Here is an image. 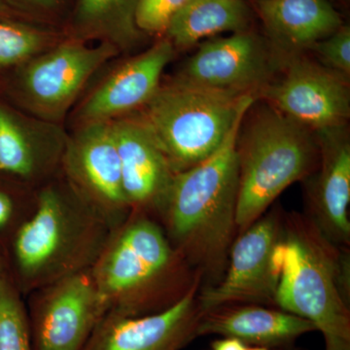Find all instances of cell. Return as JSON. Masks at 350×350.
<instances>
[{
	"label": "cell",
	"mask_w": 350,
	"mask_h": 350,
	"mask_svg": "<svg viewBox=\"0 0 350 350\" xmlns=\"http://www.w3.org/2000/svg\"><path fill=\"white\" fill-rule=\"evenodd\" d=\"M282 350H305V349H299V347H296L294 345V347H289V349H282Z\"/></svg>",
	"instance_id": "1f68e13d"
},
{
	"label": "cell",
	"mask_w": 350,
	"mask_h": 350,
	"mask_svg": "<svg viewBox=\"0 0 350 350\" xmlns=\"http://www.w3.org/2000/svg\"><path fill=\"white\" fill-rule=\"evenodd\" d=\"M275 64L261 41L245 31L204 43L189 59L181 81L239 94H256L269 83Z\"/></svg>",
	"instance_id": "7c38bea8"
},
{
	"label": "cell",
	"mask_w": 350,
	"mask_h": 350,
	"mask_svg": "<svg viewBox=\"0 0 350 350\" xmlns=\"http://www.w3.org/2000/svg\"><path fill=\"white\" fill-rule=\"evenodd\" d=\"M247 350H271V349H266V347H248Z\"/></svg>",
	"instance_id": "4dcf8cb0"
},
{
	"label": "cell",
	"mask_w": 350,
	"mask_h": 350,
	"mask_svg": "<svg viewBox=\"0 0 350 350\" xmlns=\"http://www.w3.org/2000/svg\"><path fill=\"white\" fill-rule=\"evenodd\" d=\"M27 296L32 350H81L107 313L91 269Z\"/></svg>",
	"instance_id": "52a82bcc"
},
{
	"label": "cell",
	"mask_w": 350,
	"mask_h": 350,
	"mask_svg": "<svg viewBox=\"0 0 350 350\" xmlns=\"http://www.w3.org/2000/svg\"><path fill=\"white\" fill-rule=\"evenodd\" d=\"M245 116L208 158L174 174L154 211L170 243L202 275L204 287L224 275L238 236L237 142Z\"/></svg>",
	"instance_id": "6da1fadb"
},
{
	"label": "cell",
	"mask_w": 350,
	"mask_h": 350,
	"mask_svg": "<svg viewBox=\"0 0 350 350\" xmlns=\"http://www.w3.org/2000/svg\"><path fill=\"white\" fill-rule=\"evenodd\" d=\"M73 187L116 229L131 213L122 181L121 163L111 123L91 122L64 154Z\"/></svg>",
	"instance_id": "30bf717a"
},
{
	"label": "cell",
	"mask_w": 350,
	"mask_h": 350,
	"mask_svg": "<svg viewBox=\"0 0 350 350\" xmlns=\"http://www.w3.org/2000/svg\"><path fill=\"white\" fill-rule=\"evenodd\" d=\"M39 192L13 241L17 286L29 295L94 266L115 228L72 184Z\"/></svg>",
	"instance_id": "277c9868"
},
{
	"label": "cell",
	"mask_w": 350,
	"mask_h": 350,
	"mask_svg": "<svg viewBox=\"0 0 350 350\" xmlns=\"http://www.w3.org/2000/svg\"><path fill=\"white\" fill-rule=\"evenodd\" d=\"M5 271H4L3 262L0 259V280L5 276Z\"/></svg>",
	"instance_id": "f546056e"
},
{
	"label": "cell",
	"mask_w": 350,
	"mask_h": 350,
	"mask_svg": "<svg viewBox=\"0 0 350 350\" xmlns=\"http://www.w3.org/2000/svg\"><path fill=\"white\" fill-rule=\"evenodd\" d=\"M57 157L0 105V172L34 179L49 170Z\"/></svg>",
	"instance_id": "44dd1931"
},
{
	"label": "cell",
	"mask_w": 350,
	"mask_h": 350,
	"mask_svg": "<svg viewBox=\"0 0 350 350\" xmlns=\"http://www.w3.org/2000/svg\"><path fill=\"white\" fill-rule=\"evenodd\" d=\"M169 39L124 64L83 105L81 116L88 123L109 121L112 117L144 107L160 88L163 69L174 56Z\"/></svg>",
	"instance_id": "e0dca14e"
},
{
	"label": "cell",
	"mask_w": 350,
	"mask_h": 350,
	"mask_svg": "<svg viewBox=\"0 0 350 350\" xmlns=\"http://www.w3.org/2000/svg\"><path fill=\"white\" fill-rule=\"evenodd\" d=\"M116 53V46L108 42L98 47L72 41L62 44L27 66L23 77L27 98L41 111H63L89 78Z\"/></svg>",
	"instance_id": "4fadbf2b"
},
{
	"label": "cell",
	"mask_w": 350,
	"mask_h": 350,
	"mask_svg": "<svg viewBox=\"0 0 350 350\" xmlns=\"http://www.w3.org/2000/svg\"><path fill=\"white\" fill-rule=\"evenodd\" d=\"M283 69L282 77L260 91L271 107L315 133L347 125L349 78L297 56L289 57Z\"/></svg>",
	"instance_id": "ba28073f"
},
{
	"label": "cell",
	"mask_w": 350,
	"mask_h": 350,
	"mask_svg": "<svg viewBox=\"0 0 350 350\" xmlns=\"http://www.w3.org/2000/svg\"><path fill=\"white\" fill-rule=\"evenodd\" d=\"M282 222L280 214H266L237 236L224 275L216 284L200 289L198 294L202 312L241 304L275 306L278 280L273 252Z\"/></svg>",
	"instance_id": "9c48e42d"
},
{
	"label": "cell",
	"mask_w": 350,
	"mask_h": 350,
	"mask_svg": "<svg viewBox=\"0 0 350 350\" xmlns=\"http://www.w3.org/2000/svg\"><path fill=\"white\" fill-rule=\"evenodd\" d=\"M189 0H138L135 25L139 31L159 34L167 27Z\"/></svg>",
	"instance_id": "cb8c5ba5"
},
{
	"label": "cell",
	"mask_w": 350,
	"mask_h": 350,
	"mask_svg": "<svg viewBox=\"0 0 350 350\" xmlns=\"http://www.w3.org/2000/svg\"><path fill=\"white\" fill-rule=\"evenodd\" d=\"M243 126V125H241ZM238 234L261 218L285 189L317 170L319 148L312 131L271 107H262L237 142Z\"/></svg>",
	"instance_id": "5b68a950"
},
{
	"label": "cell",
	"mask_w": 350,
	"mask_h": 350,
	"mask_svg": "<svg viewBox=\"0 0 350 350\" xmlns=\"http://www.w3.org/2000/svg\"><path fill=\"white\" fill-rule=\"evenodd\" d=\"M14 214L13 200L5 193L0 192V231L12 220Z\"/></svg>",
	"instance_id": "484cf974"
},
{
	"label": "cell",
	"mask_w": 350,
	"mask_h": 350,
	"mask_svg": "<svg viewBox=\"0 0 350 350\" xmlns=\"http://www.w3.org/2000/svg\"><path fill=\"white\" fill-rule=\"evenodd\" d=\"M91 273L107 312L125 317L163 312L202 283L158 221L133 211L113 231Z\"/></svg>",
	"instance_id": "7a4b0ae2"
},
{
	"label": "cell",
	"mask_w": 350,
	"mask_h": 350,
	"mask_svg": "<svg viewBox=\"0 0 350 350\" xmlns=\"http://www.w3.org/2000/svg\"><path fill=\"white\" fill-rule=\"evenodd\" d=\"M200 285L167 310L142 317L107 312L81 350H182L198 338Z\"/></svg>",
	"instance_id": "8fae6325"
},
{
	"label": "cell",
	"mask_w": 350,
	"mask_h": 350,
	"mask_svg": "<svg viewBox=\"0 0 350 350\" xmlns=\"http://www.w3.org/2000/svg\"><path fill=\"white\" fill-rule=\"evenodd\" d=\"M247 21L244 0H189L165 33L174 48L187 49L216 34L243 31Z\"/></svg>",
	"instance_id": "d6986e66"
},
{
	"label": "cell",
	"mask_w": 350,
	"mask_h": 350,
	"mask_svg": "<svg viewBox=\"0 0 350 350\" xmlns=\"http://www.w3.org/2000/svg\"><path fill=\"white\" fill-rule=\"evenodd\" d=\"M310 49L317 53L322 66L349 78L350 29L340 27L335 32L319 41Z\"/></svg>",
	"instance_id": "d4e9b609"
},
{
	"label": "cell",
	"mask_w": 350,
	"mask_h": 350,
	"mask_svg": "<svg viewBox=\"0 0 350 350\" xmlns=\"http://www.w3.org/2000/svg\"><path fill=\"white\" fill-rule=\"evenodd\" d=\"M111 125L131 213L152 216L175 172L144 120L122 119Z\"/></svg>",
	"instance_id": "9a60e30c"
},
{
	"label": "cell",
	"mask_w": 350,
	"mask_h": 350,
	"mask_svg": "<svg viewBox=\"0 0 350 350\" xmlns=\"http://www.w3.org/2000/svg\"><path fill=\"white\" fill-rule=\"evenodd\" d=\"M10 7V0H0V14L5 12Z\"/></svg>",
	"instance_id": "f1b7e54d"
},
{
	"label": "cell",
	"mask_w": 350,
	"mask_h": 350,
	"mask_svg": "<svg viewBox=\"0 0 350 350\" xmlns=\"http://www.w3.org/2000/svg\"><path fill=\"white\" fill-rule=\"evenodd\" d=\"M25 1L31 3V5L40 7V8L52 9L59 5L62 0H25Z\"/></svg>",
	"instance_id": "83f0119b"
},
{
	"label": "cell",
	"mask_w": 350,
	"mask_h": 350,
	"mask_svg": "<svg viewBox=\"0 0 350 350\" xmlns=\"http://www.w3.org/2000/svg\"><path fill=\"white\" fill-rule=\"evenodd\" d=\"M258 9L269 33L285 49H310L342 27L326 0H260Z\"/></svg>",
	"instance_id": "ac0fdd59"
},
{
	"label": "cell",
	"mask_w": 350,
	"mask_h": 350,
	"mask_svg": "<svg viewBox=\"0 0 350 350\" xmlns=\"http://www.w3.org/2000/svg\"><path fill=\"white\" fill-rule=\"evenodd\" d=\"M0 350H32L27 306L7 275L0 280Z\"/></svg>",
	"instance_id": "7402d4cb"
},
{
	"label": "cell",
	"mask_w": 350,
	"mask_h": 350,
	"mask_svg": "<svg viewBox=\"0 0 350 350\" xmlns=\"http://www.w3.org/2000/svg\"><path fill=\"white\" fill-rule=\"evenodd\" d=\"M256 98V94L218 91L177 79L159 88L144 105L142 119L176 174L217 150Z\"/></svg>",
	"instance_id": "8992f818"
},
{
	"label": "cell",
	"mask_w": 350,
	"mask_h": 350,
	"mask_svg": "<svg viewBox=\"0 0 350 350\" xmlns=\"http://www.w3.org/2000/svg\"><path fill=\"white\" fill-rule=\"evenodd\" d=\"M314 331L312 322L275 306L241 304L202 312L197 335L234 338L247 347L282 350Z\"/></svg>",
	"instance_id": "2e32d148"
},
{
	"label": "cell",
	"mask_w": 350,
	"mask_h": 350,
	"mask_svg": "<svg viewBox=\"0 0 350 350\" xmlns=\"http://www.w3.org/2000/svg\"><path fill=\"white\" fill-rule=\"evenodd\" d=\"M344 128L319 131V165L308 185L310 218L331 243L350 239V144Z\"/></svg>",
	"instance_id": "5bb4252c"
},
{
	"label": "cell",
	"mask_w": 350,
	"mask_h": 350,
	"mask_svg": "<svg viewBox=\"0 0 350 350\" xmlns=\"http://www.w3.org/2000/svg\"><path fill=\"white\" fill-rule=\"evenodd\" d=\"M247 347L238 338L222 337L211 342V350H247Z\"/></svg>",
	"instance_id": "4316f807"
},
{
	"label": "cell",
	"mask_w": 350,
	"mask_h": 350,
	"mask_svg": "<svg viewBox=\"0 0 350 350\" xmlns=\"http://www.w3.org/2000/svg\"><path fill=\"white\" fill-rule=\"evenodd\" d=\"M310 217L282 218L273 252L275 308L308 320L325 350H350L349 258Z\"/></svg>",
	"instance_id": "3957f363"
},
{
	"label": "cell",
	"mask_w": 350,
	"mask_h": 350,
	"mask_svg": "<svg viewBox=\"0 0 350 350\" xmlns=\"http://www.w3.org/2000/svg\"><path fill=\"white\" fill-rule=\"evenodd\" d=\"M44 40L36 29L0 21V66L24 61L40 49Z\"/></svg>",
	"instance_id": "603a6c76"
},
{
	"label": "cell",
	"mask_w": 350,
	"mask_h": 350,
	"mask_svg": "<svg viewBox=\"0 0 350 350\" xmlns=\"http://www.w3.org/2000/svg\"><path fill=\"white\" fill-rule=\"evenodd\" d=\"M138 0H78L73 25L76 33L103 38L114 46L135 42L139 34L135 25Z\"/></svg>",
	"instance_id": "ffe728a7"
}]
</instances>
